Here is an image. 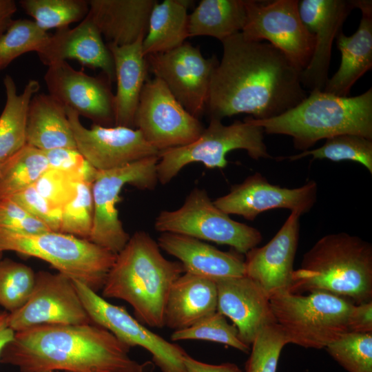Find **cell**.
I'll use <instances>...</instances> for the list:
<instances>
[{"label": "cell", "instance_id": "obj_41", "mask_svg": "<svg viewBox=\"0 0 372 372\" xmlns=\"http://www.w3.org/2000/svg\"><path fill=\"white\" fill-rule=\"evenodd\" d=\"M80 180H83L76 175L48 169L34 186L51 205L62 210L74 197L76 185Z\"/></svg>", "mask_w": 372, "mask_h": 372}, {"label": "cell", "instance_id": "obj_52", "mask_svg": "<svg viewBox=\"0 0 372 372\" xmlns=\"http://www.w3.org/2000/svg\"><path fill=\"white\" fill-rule=\"evenodd\" d=\"M56 372H60V371H56Z\"/></svg>", "mask_w": 372, "mask_h": 372}, {"label": "cell", "instance_id": "obj_48", "mask_svg": "<svg viewBox=\"0 0 372 372\" xmlns=\"http://www.w3.org/2000/svg\"><path fill=\"white\" fill-rule=\"evenodd\" d=\"M8 318V311L0 312V355L3 349L12 341L16 333L10 327Z\"/></svg>", "mask_w": 372, "mask_h": 372}, {"label": "cell", "instance_id": "obj_32", "mask_svg": "<svg viewBox=\"0 0 372 372\" xmlns=\"http://www.w3.org/2000/svg\"><path fill=\"white\" fill-rule=\"evenodd\" d=\"M48 169L44 152L25 144L1 163L0 200L11 198L33 185Z\"/></svg>", "mask_w": 372, "mask_h": 372}, {"label": "cell", "instance_id": "obj_7", "mask_svg": "<svg viewBox=\"0 0 372 372\" xmlns=\"http://www.w3.org/2000/svg\"><path fill=\"white\" fill-rule=\"evenodd\" d=\"M271 309L289 343L320 349L348 332L350 300L337 295L313 291L308 295L285 291L269 298Z\"/></svg>", "mask_w": 372, "mask_h": 372}, {"label": "cell", "instance_id": "obj_13", "mask_svg": "<svg viewBox=\"0 0 372 372\" xmlns=\"http://www.w3.org/2000/svg\"><path fill=\"white\" fill-rule=\"evenodd\" d=\"M73 282L92 323L105 328L130 348L146 349L162 372H187L183 362L187 353L179 345L151 331L124 308L110 303L85 284Z\"/></svg>", "mask_w": 372, "mask_h": 372}, {"label": "cell", "instance_id": "obj_21", "mask_svg": "<svg viewBox=\"0 0 372 372\" xmlns=\"http://www.w3.org/2000/svg\"><path fill=\"white\" fill-rule=\"evenodd\" d=\"M217 287V311L229 318L240 338L251 346L265 326L275 323L269 298L247 276L220 278Z\"/></svg>", "mask_w": 372, "mask_h": 372}, {"label": "cell", "instance_id": "obj_17", "mask_svg": "<svg viewBox=\"0 0 372 372\" xmlns=\"http://www.w3.org/2000/svg\"><path fill=\"white\" fill-rule=\"evenodd\" d=\"M44 81L50 96L79 116L102 126L114 124V94L104 74L90 76L64 61L48 66Z\"/></svg>", "mask_w": 372, "mask_h": 372}, {"label": "cell", "instance_id": "obj_39", "mask_svg": "<svg viewBox=\"0 0 372 372\" xmlns=\"http://www.w3.org/2000/svg\"><path fill=\"white\" fill-rule=\"evenodd\" d=\"M92 185L78 182L74 197L62 209L60 232L89 240L94 212Z\"/></svg>", "mask_w": 372, "mask_h": 372}, {"label": "cell", "instance_id": "obj_4", "mask_svg": "<svg viewBox=\"0 0 372 372\" xmlns=\"http://www.w3.org/2000/svg\"><path fill=\"white\" fill-rule=\"evenodd\" d=\"M324 291L353 304L372 300V245L344 232L320 238L294 270L289 292Z\"/></svg>", "mask_w": 372, "mask_h": 372}, {"label": "cell", "instance_id": "obj_35", "mask_svg": "<svg viewBox=\"0 0 372 372\" xmlns=\"http://www.w3.org/2000/svg\"><path fill=\"white\" fill-rule=\"evenodd\" d=\"M50 34L41 29L34 21L12 20L0 37V71L21 55L39 52L46 44Z\"/></svg>", "mask_w": 372, "mask_h": 372}, {"label": "cell", "instance_id": "obj_33", "mask_svg": "<svg viewBox=\"0 0 372 372\" xmlns=\"http://www.w3.org/2000/svg\"><path fill=\"white\" fill-rule=\"evenodd\" d=\"M307 156L313 159H328L334 162L352 161L363 165L372 174V140L350 134H340L326 139L320 147L307 149L298 154L279 158L296 161Z\"/></svg>", "mask_w": 372, "mask_h": 372}, {"label": "cell", "instance_id": "obj_11", "mask_svg": "<svg viewBox=\"0 0 372 372\" xmlns=\"http://www.w3.org/2000/svg\"><path fill=\"white\" fill-rule=\"evenodd\" d=\"M298 3L245 0L246 22L241 32L249 39L267 41L302 72L311 59L315 39L301 20Z\"/></svg>", "mask_w": 372, "mask_h": 372}, {"label": "cell", "instance_id": "obj_46", "mask_svg": "<svg viewBox=\"0 0 372 372\" xmlns=\"http://www.w3.org/2000/svg\"><path fill=\"white\" fill-rule=\"evenodd\" d=\"M183 362L187 372H242L236 364H207L193 358L187 353L184 357Z\"/></svg>", "mask_w": 372, "mask_h": 372}, {"label": "cell", "instance_id": "obj_50", "mask_svg": "<svg viewBox=\"0 0 372 372\" xmlns=\"http://www.w3.org/2000/svg\"><path fill=\"white\" fill-rule=\"evenodd\" d=\"M41 372H56V371H41Z\"/></svg>", "mask_w": 372, "mask_h": 372}, {"label": "cell", "instance_id": "obj_29", "mask_svg": "<svg viewBox=\"0 0 372 372\" xmlns=\"http://www.w3.org/2000/svg\"><path fill=\"white\" fill-rule=\"evenodd\" d=\"M191 1H158L151 12L147 31L143 41L145 56L173 50L189 37L187 8Z\"/></svg>", "mask_w": 372, "mask_h": 372}, {"label": "cell", "instance_id": "obj_8", "mask_svg": "<svg viewBox=\"0 0 372 372\" xmlns=\"http://www.w3.org/2000/svg\"><path fill=\"white\" fill-rule=\"evenodd\" d=\"M264 131L247 119L225 125L221 120L210 118L199 138L187 145L159 152L156 165L158 181L169 183L186 165L201 163L208 168H225L227 154L234 149H244L254 160L271 158L264 143Z\"/></svg>", "mask_w": 372, "mask_h": 372}, {"label": "cell", "instance_id": "obj_22", "mask_svg": "<svg viewBox=\"0 0 372 372\" xmlns=\"http://www.w3.org/2000/svg\"><path fill=\"white\" fill-rule=\"evenodd\" d=\"M37 54L47 66L74 59L87 67L101 69L111 82L115 81L112 53L87 16L73 28L58 29Z\"/></svg>", "mask_w": 372, "mask_h": 372}, {"label": "cell", "instance_id": "obj_47", "mask_svg": "<svg viewBox=\"0 0 372 372\" xmlns=\"http://www.w3.org/2000/svg\"><path fill=\"white\" fill-rule=\"evenodd\" d=\"M17 11V5L13 0H0V37L6 31L12 21Z\"/></svg>", "mask_w": 372, "mask_h": 372}, {"label": "cell", "instance_id": "obj_51", "mask_svg": "<svg viewBox=\"0 0 372 372\" xmlns=\"http://www.w3.org/2000/svg\"><path fill=\"white\" fill-rule=\"evenodd\" d=\"M1 163H2V162H0V169H1Z\"/></svg>", "mask_w": 372, "mask_h": 372}, {"label": "cell", "instance_id": "obj_27", "mask_svg": "<svg viewBox=\"0 0 372 372\" xmlns=\"http://www.w3.org/2000/svg\"><path fill=\"white\" fill-rule=\"evenodd\" d=\"M216 310V282L185 272L170 289L165 307L164 326L181 330Z\"/></svg>", "mask_w": 372, "mask_h": 372}, {"label": "cell", "instance_id": "obj_30", "mask_svg": "<svg viewBox=\"0 0 372 372\" xmlns=\"http://www.w3.org/2000/svg\"><path fill=\"white\" fill-rule=\"evenodd\" d=\"M6 101L0 116V162H3L26 144V125L29 105L40 84L30 79L18 94L14 81L10 75L3 79Z\"/></svg>", "mask_w": 372, "mask_h": 372}, {"label": "cell", "instance_id": "obj_16", "mask_svg": "<svg viewBox=\"0 0 372 372\" xmlns=\"http://www.w3.org/2000/svg\"><path fill=\"white\" fill-rule=\"evenodd\" d=\"M65 107L77 150L97 171L113 169L158 156L159 151L145 141L138 130L96 124L87 128L76 112Z\"/></svg>", "mask_w": 372, "mask_h": 372}, {"label": "cell", "instance_id": "obj_19", "mask_svg": "<svg viewBox=\"0 0 372 372\" xmlns=\"http://www.w3.org/2000/svg\"><path fill=\"white\" fill-rule=\"evenodd\" d=\"M354 8V0L299 1L301 20L315 39L311 59L300 73L302 86L310 92L324 90L329 80L333 42Z\"/></svg>", "mask_w": 372, "mask_h": 372}, {"label": "cell", "instance_id": "obj_38", "mask_svg": "<svg viewBox=\"0 0 372 372\" xmlns=\"http://www.w3.org/2000/svg\"><path fill=\"white\" fill-rule=\"evenodd\" d=\"M325 349L348 372H372V333L347 332Z\"/></svg>", "mask_w": 372, "mask_h": 372}, {"label": "cell", "instance_id": "obj_12", "mask_svg": "<svg viewBox=\"0 0 372 372\" xmlns=\"http://www.w3.org/2000/svg\"><path fill=\"white\" fill-rule=\"evenodd\" d=\"M134 127L161 152L197 140L205 127L189 113L158 78L146 81L134 116Z\"/></svg>", "mask_w": 372, "mask_h": 372}, {"label": "cell", "instance_id": "obj_42", "mask_svg": "<svg viewBox=\"0 0 372 372\" xmlns=\"http://www.w3.org/2000/svg\"><path fill=\"white\" fill-rule=\"evenodd\" d=\"M9 198L20 205L30 216L44 223L51 231L60 232L62 210L44 198L34 185Z\"/></svg>", "mask_w": 372, "mask_h": 372}, {"label": "cell", "instance_id": "obj_25", "mask_svg": "<svg viewBox=\"0 0 372 372\" xmlns=\"http://www.w3.org/2000/svg\"><path fill=\"white\" fill-rule=\"evenodd\" d=\"M155 0H89L87 17L107 43L130 45L145 37Z\"/></svg>", "mask_w": 372, "mask_h": 372}, {"label": "cell", "instance_id": "obj_31", "mask_svg": "<svg viewBox=\"0 0 372 372\" xmlns=\"http://www.w3.org/2000/svg\"><path fill=\"white\" fill-rule=\"evenodd\" d=\"M246 17L244 0H202L189 14V37L207 36L223 41L242 32Z\"/></svg>", "mask_w": 372, "mask_h": 372}, {"label": "cell", "instance_id": "obj_5", "mask_svg": "<svg viewBox=\"0 0 372 372\" xmlns=\"http://www.w3.org/2000/svg\"><path fill=\"white\" fill-rule=\"evenodd\" d=\"M269 134L291 136L294 147L307 150L321 139L344 134L372 140V88L355 96L310 92L285 112L267 119L247 117Z\"/></svg>", "mask_w": 372, "mask_h": 372}, {"label": "cell", "instance_id": "obj_2", "mask_svg": "<svg viewBox=\"0 0 372 372\" xmlns=\"http://www.w3.org/2000/svg\"><path fill=\"white\" fill-rule=\"evenodd\" d=\"M130 348L105 328L86 324H41L15 333L0 363L21 372H153L151 361L140 363Z\"/></svg>", "mask_w": 372, "mask_h": 372}, {"label": "cell", "instance_id": "obj_23", "mask_svg": "<svg viewBox=\"0 0 372 372\" xmlns=\"http://www.w3.org/2000/svg\"><path fill=\"white\" fill-rule=\"evenodd\" d=\"M157 243L178 258L187 273L214 281L245 275V260L236 251H223L201 240L168 232L162 233Z\"/></svg>", "mask_w": 372, "mask_h": 372}, {"label": "cell", "instance_id": "obj_1", "mask_svg": "<svg viewBox=\"0 0 372 372\" xmlns=\"http://www.w3.org/2000/svg\"><path fill=\"white\" fill-rule=\"evenodd\" d=\"M223 56L211 80L206 112L222 120L240 114L267 119L307 96L300 71L278 48L242 33L223 41Z\"/></svg>", "mask_w": 372, "mask_h": 372}, {"label": "cell", "instance_id": "obj_44", "mask_svg": "<svg viewBox=\"0 0 372 372\" xmlns=\"http://www.w3.org/2000/svg\"><path fill=\"white\" fill-rule=\"evenodd\" d=\"M0 229L28 234L51 231L11 198L0 200Z\"/></svg>", "mask_w": 372, "mask_h": 372}, {"label": "cell", "instance_id": "obj_43", "mask_svg": "<svg viewBox=\"0 0 372 372\" xmlns=\"http://www.w3.org/2000/svg\"><path fill=\"white\" fill-rule=\"evenodd\" d=\"M43 152L48 160L49 169L70 173L85 181L93 183L97 170L77 149L56 148Z\"/></svg>", "mask_w": 372, "mask_h": 372}, {"label": "cell", "instance_id": "obj_24", "mask_svg": "<svg viewBox=\"0 0 372 372\" xmlns=\"http://www.w3.org/2000/svg\"><path fill=\"white\" fill-rule=\"evenodd\" d=\"M354 4L362 12L359 27L351 36L342 32L337 36L340 65L322 90L339 96H349L355 83L372 68V1L354 0Z\"/></svg>", "mask_w": 372, "mask_h": 372}, {"label": "cell", "instance_id": "obj_49", "mask_svg": "<svg viewBox=\"0 0 372 372\" xmlns=\"http://www.w3.org/2000/svg\"><path fill=\"white\" fill-rule=\"evenodd\" d=\"M1 256H2V253L0 252V260L1 259Z\"/></svg>", "mask_w": 372, "mask_h": 372}, {"label": "cell", "instance_id": "obj_14", "mask_svg": "<svg viewBox=\"0 0 372 372\" xmlns=\"http://www.w3.org/2000/svg\"><path fill=\"white\" fill-rule=\"evenodd\" d=\"M145 58L148 69L189 113L198 118L206 112L211 77L219 63L216 55L205 58L198 46L185 42Z\"/></svg>", "mask_w": 372, "mask_h": 372}, {"label": "cell", "instance_id": "obj_9", "mask_svg": "<svg viewBox=\"0 0 372 372\" xmlns=\"http://www.w3.org/2000/svg\"><path fill=\"white\" fill-rule=\"evenodd\" d=\"M154 227L162 233L227 245L240 254H246L262 239L258 229L231 219L214 204L205 189L198 187L190 192L178 209L161 211Z\"/></svg>", "mask_w": 372, "mask_h": 372}, {"label": "cell", "instance_id": "obj_26", "mask_svg": "<svg viewBox=\"0 0 372 372\" xmlns=\"http://www.w3.org/2000/svg\"><path fill=\"white\" fill-rule=\"evenodd\" d=\"M144 38L125 45L107 43L113 57L116 81L115 126L134 128V116L149 70L143 53Z\"/></svg>", "mask_w": 372, "mask_h": 372}, {"label": "cell", "instance_id": "obj_3", "mask_svg": "<svg viewBox=\"0 0 372 372\" xmlns=\"http://www.w3.org/2000/svg\"><path fill=\"white\" fill-rule=\"evenodd\" d=\"M185 272L180 262L163 256L148 233L137 231L116 254L102 288L103 297L126 301L138 321L161 328L170 289Z\"/></svg>", "mask_w": 372, "mask_h": 372}, {"label": "cell", "instance_id": "obj_37", "mask_svg": "<svg viewBox=\"0 0 372 372\" xmlns=\"http://www.w3.org/2000/svg\"><path fill=\"white\" fill-rule=\"evenodd\" d=\"M172 341L198 340L228 345L247 353L250 347L240 338L237 328L227 321L225 316L217 311L207 315L192 326L174 331Z\"/></svg>", "mask_w": 372, "mask_h": 372}, {"label": "cell", "instance_id": "obj_34", "mask_svg": "<svg viewBox=\"0 0 372 372\" xmlns=\"http://www.w3.org/2000/svg\"><path fill=\"white\" fill-rule=\"evenodd\" d=\"M19 4L36 24L46 32L81 22L89 12L87 0H21Z\"/></svg>", "mask_w": 372, "mask_h": 372}, {"label": "cell", "instance_id": "obj_20", "mask_svg": "<svg viewBox=\"0 0 372 372\" xmlns=\"http://www.w3.org/2000/svg\"><path fill=\"white\" fill-rule=\"evenodd\" d=\"M300 217L298 212L291 211L265 245L256 247L245 254V276L255 281L269 298L290 290L299 242Z\"/></svg>", "mask_w": 372, "mask_h": 372}, {"label": "cell", "instance_id": "obj_36", "mask_svg": "<svg viewBox=\"0 0 372 372\" xmlns=\"http://www.w3.org/2000/svg\"><path fill=\"white\" fill-rule=\"evenodd\" d=\"M35 273L31 267L9 259L0 260V306L8 313L21 308L34 288Z\"/></svg>", "mask_w": 372, "mask_h": 372}, {"label": "cell", "instance_id": "obj_28", "mask_svg": "<svg viewBox=\"0 0 372 372\" xmlns=\"http://www.w3.org/2000/svg\"><path fill=\"white\" fill-rule=\"evenodd\" d=\"M26 144L42 151L76 149L65 107L49 94H35L30 101Z\"/></svg>", "mask_w": 372, "mask_h": 372}, {"label": "cell", "instance_id": "obj_45", "mask_svg": "<svg viewBox=\"0 0 372 372\" xmlns=\"http://www.w3.org/2000/svg\"><path fill=\"white\" fill-rule=\"evenodd\" d=\"M348 332L372 333V300L354 304L349 319Z\"/></svg>", "mask_w": 372, "mask_h": 372}, {"label": "cell", "instance_id": "obj_10", "mask_svg": "<svg viewBox=\"0 0 372 372\" xmlns=\"http://www.w3.org/2000/svg\"><path fill=\"white\" fill-rule=\"evenodd\" d=\"M158 156L145 158L118 168L97 171L92 185L94 221L89 240L114 254L126 245L130 236L118 217L116 204L128 184L141 190H152L158 182Z\"/></svg>", "mask_w": 372, "mask_h": 372}, {"label": "cell", "instance_id": "obj_15", "mask_svg": "<svg viewBox=\"0 0 372 372\" xmlns=\"http://www.w3.org/2000/svg\"><path fill=\"white\" fill-rule=\"evenodd\" d=\"M8 321L15 332L41 324L92 323L73 280L45 271L35 273L30 296L21 308L9 313Z\"/></svg>", "mask_w": 372, "mask_h": 372}, {"label": "cell", "instance_id": "obj_18", "mask_svg": "<svg viewBox=\"0 0 372 372\" xmlns=\"http://www.w3.org/2000/svg\"><path fill=\"white\" fill-rule=\"evenodd\" d=\"M317 189L314 180L290 189L271 184L261 174L255 173L213 202L225 214L241 216L249 220L274 209H287L302 216L313 207Z\"/></svg>", "mask_w": 372, "mask_h": 372}, {"label": "cell", "instance_id": "obj_6", "mask_svg": "<svg viewBox=\"0 0 372 372\" xmlns=\"http://www.w3.org/2000/svg\"><path fill=\"white\" fill-rule=\"evenodd\" d=\"M5 251L45 260L96 292L102 289L116 257L89 240L52 231L28 234L0 229V252Z\"/></svg>", "mask_w": 372, "mask_h": 372}, {"label": "cell", "instance_id": "obj_40", "mask_svg": "<svg viewBox=\"0 0 372 372\" xmlns=\"http://www.w3.org/2000/svg\"><path fill=\"white\" fill-rule=\"evenodd\" d=\"M289 340L276 322L265 326L251 344L245 372H276L278 360Z\"/></svg>", "mask_w": 372, "mask_h": 372}]
</instances>
